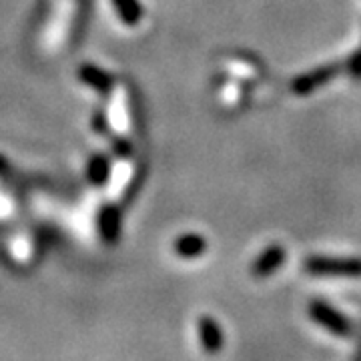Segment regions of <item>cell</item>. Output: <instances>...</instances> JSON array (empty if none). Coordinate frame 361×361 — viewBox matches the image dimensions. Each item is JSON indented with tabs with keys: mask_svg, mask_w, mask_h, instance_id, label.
Masks as SVG:
<instances>
[{
	"mask_svg": "<svg viewBox=\"0 0 361 361\" xmlns=\"http://www.w3.org/2000/svg\"><path fill=\"white\" fill-rule=\"evenodd\" d=\"M94 171H92V177L97 180H103L106 179V177H103V175H106V163H104V159H94Z\"/></svg>",
	"mask_w": 361,
	"mask_h": 361,
	"instance_id": "cell-9",
	"label": "cell"
},
{
	"mask_svg": "<svg viewBox=\"0 0 361 361\" xmlns=\"http://www.w3.org/2000/svg\"><path fill=\"white\" fill-rule=\"evenodd\" d=\"M305 271L315 277H361V259L310 257Z\"/></svg>",
	"mask_w": 361,
	"mask_h": 361,
	"instance_id": "cell-1",
	"label": "cell"
},
{
	"mask_svg": "<svg viewBox=\"0 0 361 361\" xmlns=\"http://www.w3.org/2000/svg\"><path fill=\"white\" fill-rule=\"evenodd\" d=\"M116 6V13L118 18L125 23V25H139L142 16V8L139 4V0H113Z\"/></svg>",
	"mask_w": 361,
	"mask_h": 361,
	"instance_id": "cell-7",
	"label": "cell"
},
{
	"mask_svg": "<svg viewBox=\"0 0 361 361\" xmlns=\"http://www.w3.org/2000/svg\"><path fill=\"white\" fill-rule=\"evenodd\" d=\"M336 73H337L336 66L317 68V71H313V73H307V75H303V77L295 78V82H293V90L299 92V94H307V92H311L313 89L322 87L323 82H327V80L334 77Z\"/></svg>",
	"mask_w": 361,
	"mask_h": 361,
	"instance_id": "cell-6",
	"label": "cell"
},
{
	"mask_svg": "<svg viewBox=\"0 0 361 361\" xmlns=\"http://www.w3.org/2000/svg\"><path fill=\"white\" fill-rule=\"evenodd\" d=\"M207 251V239L199 233H185L175 241V253L183 259H197Z\"/></svg>",
	"mask_w": 361,
	"mask_h": 361,
	"instance_id": "cell-5",
	"label": "cell"
},
{
	"mask_svg": "<svg viewBox=\"0 0 361 361\" xmlns=\"http://www.w3.org/2000/svg\"><path fill=\"white\" fill-rule=\"evenodd\" d=\"M85 78H87V82H90V85H94V87H101V89H104L109 82V77L104 75V73H101V71H97V68H92V66H89L87 68V75H85Z\"/></svg>",
	"mask_w": 361,
	"mask_h": 361,
	"instance_id": "cell-8",
	"label": "cell"
},
{
	"mask_svg": "<svg viewBox=\"0 0 361 361\" xmlns=\"http://www.w3.org/2000/svg\"><path fill=\"white\" fill-rule=\"evenodd\" d=\"M285 263V249L279 245H271L267 247L261 255L257 257V261L253 263V275L255 277H269L275 271L279 269Z\"/></svg>",
	"mask_w": 361,
	"mask_h": 361,
	"instance_id": "cell-4",
	"label": "cell"
},
{
	"mask_svg": "<svg viewBox=\"0 0 361 361\" xmlns=\"http://www.w3.org/2000/svg\"><path fill=\"white\" fill-rule=\"evenodd\" d=\"M310 317L323 327L325 331L334 334L337 337L351 336V323L348 317H343L341 313L334 307H329L323 301H311L310 303Z\"/></svg>",
	"mask_w": 361,
	"mask_h": 361,
	"instance_id": "cell-2",
	"label": "cell"
},
{
	"mask_svg": "<svg viewBox=\"0 0 361 361\" xmlns=\"http://www.w3.org/2000/svg\"><path fill=\"white\" fill-rule=\"evenodd\" d=\"M197 329H199V339H201L207 353H211V355L219 353L223 349V331H221L219 323L215 322L213 317L203 315L197 322Z\"/></svg>",
	"mask_w": 361,
	"mask_h": 361,
	"instance_id": "cell-3",
	"label": "cell"
}]
</instances>
